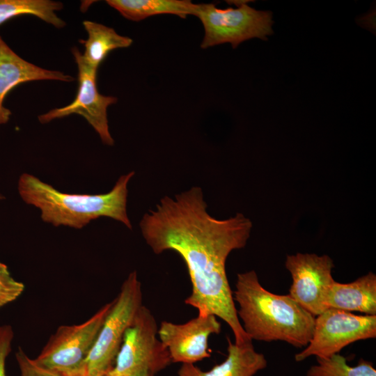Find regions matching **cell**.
<instances>
[{"instance_id":"1","label":"cell","mask_w":376,"mask_h":376,"mask_svg":"<svg viewBox=\"0 0 376 376\" xmlns=\"http://www.w3.org/2000/svg\"><path fill=\"white\" fill-rule=\"evenodd\" d=\"M207 207L199 187L173 197L165 196L143 216L141 234L155 254L173 251L184 260L192 287L186 304L196 308L198 315L223 320L235 344L251 342L237 314L226 263L233 251L246 246L252 222L241 213L219 220Z\"/></svg>"},{"instance_id":"2","label":"cell","mask_w":376,"mask_h":376,"mask_svg":"<svg viewBox=\"0 0 376 376\" xmlns=\"http://www.w3.org/2000/svg\"><path fill=\"white\" fill-rule=\"evenodd\" d=\"M233 294L239 305L238 318L251 340H281L296 347L308 344L315 317L289 295H276L264 288L255 271L237 274Z\"/></svg>"},{"instance_id":"3","label":"cell","mask_w":376,"mask_h":376,"mask_svg":"<svg viewBox=\"0 0 376 376\" xmlns=\"http://www.w3.org/2000/svg\"><path fill=\"white\" fill-rule=\"evenodd\" d=\"M134 171L119 177L113 188L101 194H71L61 192L36 176L24 173L18 180L21 198L37 207L42 220L54 226L81 229L91 221L104 217L132 228L127 212L128 183Z\"/></svg>"},{"instance_id":"4","label":"cell","mask_w":376,"mask_h":376,"mask_svg":"<svg viewBox=\"0 0 376 376\" xmlns=\"http://www.w3.org/2000/svg\"><path fill=\"white\" fill-rule=\"evenodd\" d=\"M142 299L141 282L133 271L112 301L92 348L72 376H96L113 367L124 334L143 305Z\"/></svg>"},{"instance_id":"5","label":"cell","mask_w":376,"mask_h":376,"mask_svg":"<svg viewBox=\"0 0 376 376\" xmlns=\"http://www.w3.org/2000/svg\"><path fill=\"white\" fill-rule=\"evenodd\" d=\"M115 361L110 376H155L172 363L156 320L143 304L127 329Z\"/></svg>"},{"instance_id":"6","label":"cell","mask_w":376,"mask_h":376,"mask_svg":"<svg viewBox=\"0 0 376 376\" xmlns=\"http://www.w3.org/2000/svg\"><path fill=\"white\" fill-rule=\"evenodd\" d=\"M235 4L236 8L221 9L214 3H199L196 16L205 31L201 48L228 42L235 49L247 40H267V36L273 34L271 11L256 10L244 2Z\"/></svg>"},{"instance_id":"7","label":"cell","mask_w":376,"mask_h":376,"mask_svg":"<svg viewBox=\"0 0 376 376\" xmlns=\"http://www.w3.org/2000/svg\"><path fill=\"white\" fill-rule=\"evenodd\" d=\"M111 304H104L81 324L58 327L36 361L63 376H72L92 348Z\"/></svg>"},{"instance_id":"8","label":"cell","mask_w":376,"mask_h":376,"mask_svg":"<svg viewBox=\"0 0 376 376\" xmlns=\"http://www.w3.org/2000/svg\"><path fill=\"white\" fill-rule=\"evenodd\" d=\"M375 337L376 315H357L329 308L316 316L311 339L295 359L299 362L311 356L329 357L350 343Z\"/></svg>"},{"instance_id":"9","label":"cell","mask_w":376,"mask_h":376,"mask_svg":"<svg viewBox=\"0 0 376 376\" xmlns=\"http://www.w3.org/2000/svg\"><path fill=\"white\" fill-rule=\"evenodd\" d=\"M72 53L78 68L77 95L70 104L40 114L38 120L44 124L71 114H78L93 127L104 144L113 146L114 140L109 132L107 108L116 103L117 98L100 94L97 87V70L84 61L77 47L72 49Z\"/></svg>"},{"instance_id":"10","label":"cell","mask_w":376,"mask_h":376,"mask_svg":"<svg viewBox=\"0 0 376 376\" xmlns=\"http://www.w3.org/2000/svg\"><path fill=\"white\" fill-rule=\"evenodd\" d=\"M285 266L292 279L290 297L315 317L327 309V294L334 282L332 259L327 255L297 253L287 256Z\"/></svg>"},{"instance_id":"11","label":"cell","mask_w":376,"mask_h":376,"mask_svg":"<svg viewBox=\"0 0 376 376\" xmlns=\"http://www.w3.org/2000/svg\"><path fill=\"white\" fill-rule=\"evenodd\" d=\"M221 329L215 315L198 314L182 324L162 322L158 336L172 362L194 364L210 357L208 338L212 334H219Z\"/></svg>"},{"instance_id":"12","label":"cell","mask_w":376,"mask_h":376,"mask_svg":"<svg viewBox=\"0 0 376 376\" xmlns=\"http://www.w3.org/2000/svg\"><path fill=\"white\" fill-rule=\"evenodd\" d=\"M41 80L71 82L75 78L28 62L18 56L0 36V124L6 123L11 116L10 111L3 105L10 91L22 83Z\"/></svg>"},{"instance_id":"13","label":"cell","mask_w":376,"mask_h":376,"mask_svg":"<svg viewBox=\"0 0 376 376\" xmlns=\"http://www.w3.org/2000/svg\"><path fill=\"white\" fill-rule=\"evenodd\" d=\"M226 359L211 370L203 371L194 364H182L178 376H253L266 368L265 356L256 352L252 341L242 345L233 343L229 338Z\"/></svg>"},{"instance_id":"14","label":"cell","mask_w":376,"mask_h":376,"mask_svg":"<svg viewBox=\"0 0 376 376\" xmlns=\"http://www.w3.org/2000/svg\"><path fill=\"white\" fill-rule=\"evenodd\" d=\"M327 308L376 315V275L373 272L348 283L334 281L326 299Z\"/></svg>"},{"instance_id":"15","label":"cell","mask_w":376,"mask_h":376,"mask_svg":"<svg viewBox=\"0 0 376 376\" xmlns=\"http://www.w3.org/2000/svg\"><path fill=\"white\" fill-rule=\"evenodd\" d=\"M106 2L125 18L132 21L161 14H173L185 19L189 15L196 16L199 7V3L188 0H107Z\"/></svg>"},{"instance_id":"16","label":"cell","mask_w":376,"mask_h":376,"mask_svg":"<svg viewBox=\"0 0 376 376\" xmlns=\"http://www.w3.org/2000/svg\"><path fill=\"white\" fill-rule=\"evenodd\" d=\"M83 25L88 38L79 40L84 46L82 57L88 65L95 69H98L111 51L128 47L133 42L130 37L119 35L113 29L102 24L85 20Z\"/></svg>"},{"instance_id":"17","label":"cell","mask_w":376,"mask_h":376,"mask_svg":"<svg viewBox=\"0 0 376 376\" xmlns=\"http://www.w3.org/2000/svg\"><path fill=\"white\" fill-rule=\"evenodd\" d=\"M63 8L61 2L51 0H0V25L15 17L29 15L63 28L65 22L56 15Z\"/></svg>"},{"instance_id":"18","label":"cell","mask_w":376,"mask_h":376,"mask_svg":"<svg viewBox=\"0 0 376 376\" xmlns=\"http://www.w3.org/2000/svg\"><path fill=\"white\" fill-rule=\"evenodd\" d=\"M317 362L308 370L306 376H376L372 363L363 359L357 366H350L344 357L335 354L327 358H317Z\"/></svg>"},{"instance_id":"19","label":"cell","mask_w":376,"mask_h":376,"mask_svg":"<svg viewBox=\"0 0 376 376\" xmlns=\"http://www.w3.org/2000/svg\"><path fill=\"white\" fill-rule=\"evenodd\" d=\"M24 288L23 283L10 275L8 266L0 262V308L16 300Z\"/></svg>"},{"instance_id":"20","label":"cell","mask_w":376,"mask_h":376,"mask_svg":"<svg viewBox=\"0 0 376 376\" xmlns=\"http://www.w3.org/2000/svg\"><path fill=\"white\" fill-rule=\"evenodd\" d=\"M15 358L21 376H63L40 366L35 359L30 358L20 347L15 353Z\"/></svg>"},{"instance_id":"21","label":"cell","mask_w":376,"mask_h":376,"mask_svg":"<svg viewBox=\"0 0 376 376\" xmlns=\"http://www.w3.org/2000/svg\"><path fill=\"white\" fill-rule=\"evenodd\" d=\"M14 338L13 327L9 324L0 326V376H7L6 361L8 357Z\"/></svg>"},{"instance_id":"22","label":"cell","mask_w":376,"mask_h":376,"mask_svg":"<svg viewBox=\"0 0 376 376\" xmlns=\"http://www.w3.org/2000/svg\"><path fill=\"white\" fill-rule=\"evenodd\" d=\"M96 376H110V375L109 374V371H107V373H105L104 374L96 375Z\"/></svg>"},{"instance_id":"23","label":"cell","mask_w":376,"mask_h":376,"mask_svg":"<svg viewBox=\"0 0 376 376\" xmlns=\"http://www.w3.org/2000/svg\"><path fill=\"white\" fill-rule=\"evenodd\" d=\"M3 198H4V197L1 194H0V200H2Z\"/></svg>"}]
</instances>
